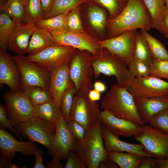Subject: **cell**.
Segmentation results:
<instances>
[{
    "instance_id": "cell-1",
    "label": "cell",
    "mask_w": 168,
    "mask_h": 168,
    "mask_svg": "<svg viewBox=\"0 0 168 168\" xmlns=\"http://www.w3.org/2000/svg\"><path fill=\"white\" fill-rule=\"evenodd\" d=\"M151 28V17L142 0H128L118 16L107 19V39L130 30L140 29L148 31Z\"/></svg>"
},
{
    "instance_id": "cell-2",
    "label": "cell",
    "mask_w": 168,
    "mask_h": 168,
    "mask_svg": "<svg viewBox=\"0 0 168 168\" xmlns=\"http://www.w3.org/2000/svg\"><path fill=\"white\" fill-rule=\"evenodd\" d=\"M101 107L116 117L144 125L137 111L134 97L127 88L113 84L103 97Z\"/></svg>"
},
{
    "instance_id": "cell-3",
    "label": "cell",
    "mask_w": 168,
    "mask_h": 168,
    "mask_svg": "<svg viewBox=\"0 0 168 168\" xmlns=\"http://www.w3.org/2000/svg\"><path fill=\"white\" fill-rule=\"evenodd\" d=\"M102 125L98 119L86 131L84 139L76 142V150L86 168H98L100 162L108 158L102 134Z\"/></svg>"
},
{
    "instance_id": "cell-4",
    "label": "cell",
    "mask_w": 168,
    "mask_h": 168,
    "mask_svg": "<svg viewBox=\"0 0 168 168\" xmlns=\"http://www.w3.org/2000/svg\"><path fill=\"white\" fill-rule=\"evenodd\" d=\"M91 64L95 78L98 77L100 74L114 76L117 84L122 87L127 88L135 77L125 63L104 48L97 54L92 55Z\"/></svg>"
},
{
    "instance_id": "cell-5",
    "label": "cell",
    "mask_w": 168,
    "mask_h": 168,
    "mask_svg": "<svg viewBox=\"0 0 168 168\" xmlns=\"http://www.w3.org/2000/svg\"><path fill=\"white\" fill-rule=\"evenodd\" d=\"M91 54L88 51L77 49L70 61L69 76L75 85L76 93L89 92L92 88Z\"/></svg>"
},
{
    "instance_id": "cell-6",
    "label": "cell",
    "mask_w": 168,
    "mask_h": 168,
    "mask_svg": "<svg viewBox=\"0 0 168 168\" xmlns=\"http://www.w3.org/2000/svg\"><path fill=\"white\" fill-rule=\"evenodd\" d=\"M77 49L70 46L52 45L26 58L40 67L50 71L70 62Z\"/></svg>"
},
{
    "instance_id": "cell-7",
    "label": "cell",
    "mask_w": 168,
    "mask_h": 168,
    "mask_svg": "<svg viewBox=\"0 0 168 168\" xmlns=\"http://www.w3.org/2000/svg\"><path fill=\"white\" fill-rule=\"evenodd\" d=\"M18 134L30 141L36 142L49 148L56 128L48 121L34 116L27 121L14 126Z\"/></svg>"
},
{
    "instance_id": "cell-8",
    "label": "cell",
    "mask_w": 168,
    "mask_h": 168,
    "mask_svg": "<svg viewBox=\"0 0 168 168\" xmlns=\"http://www.w3.org/2000/svg\"><path fill=\"white\" fill-rule=\"evenodd\" d=\"M89 92L81 91L75 93L70 113V119L77 122L86 131L98 119L101 111L96 101H92L89 98Z\"/></svg>"
},
{
    "instance_id": "cell-9",
    "label": "cell",
    "mask_w": 168,
    "mask_h": 168,
    "mask_svg": "<svg viewBox=\"0 0 168 168\" xmlns=\"http://www.w3.org/2000/svg\"><path fill=\"white\" fill-rule=\"evenodd\" d=\"M12 58L20 72V88L36 86L49 90L50 71L28 60L24 55H17Z\"/></svg>"
},
{
    "instance_id": "cell-10",
    "label": "cell",
    "mask_w": 168,
    "mask_h": 168,
    "mask_svg": "<svg viewBox=\"0 0 168 168\" xmlns=\"http://www.w3.org/2000/svg\"><path fill=\"white\" fill-rule=\"evenodd\" d=\"M49 30L53 35L55 44L87 50L92 55L97 54L103 49L98 43V40L84 30Z\"/></svg>"
},
{
    "instance_id": "cell-11",
    "label": "cell",
    "mask_w": 168,
    "mask_h": 168,
    "mask_svg": "<svg viewBox=\"0 0 168 168\" xmlns=\"http://www.w3.org/2000/svg\"><path fill=\"white\" fill-rule=\"evenodd\" d=\"M7 117L13 126L34 116V105L23 92L8 91L4 96Z\"/></svg>"
},
{
    "instance_id": "cell-12",
    "label": "cell",
    "mask_w": 168,
    "mask_h": 168,
    "mask_svg": "<svg viewBox=\"0 0 168 168\" xmlns=\"http://www.w3.org/2000/svg\"><path fill=\"white\" fill-rule=\"evenodd\" d=\"M134 139L143 145L144 151L152 157L168 158V134L150 125H144L140 134Z\"/></svg>"
},
{
    "instance_id": "cell-13",
    "label": "cell",
    "mask_w": 168,
    "mask_h": 168,
    "mask_svg": "<svg viewBox=\"0 0 168 168\" xmlns=\"http://www.w3.org/2000/svg\"><path fill=\"white\" fill-rule=\"evenodd\" d=\"M137 30L126 31L114 37L98 40L103 48L128 66L133 59L135 39Z\"/></svg>"
},
{
    "instance_id": "cell-14",
    "label": "cell",
    "mask_w": 168,
    "mask_h": 168,
    "mask_svg": "<svg viewBox=\"0 0 168 168\" xmlns=\"http://www.w3.org/2000/svg\"><path fill=\"white\" fill-rule=\"evenodd\" d=\"M127 89L134 97H168V82L149 76L135 77Z\"/></svg>"
},
{
    "instance_id": "cell-15",
    "label": "cell",
    "mask_w": 168,
    "mask_h": 168,
    "mask_svg": "<svg viewBox=\"0 0 168 168\" xmlns=\"http://www.w3.org/2000/svg\"><path fill=\"white\" fill-rule=\"evenodd\" d=\"M56 129L51 143L48 149V153L57 156L61 160L66 159L69 152L76 149L77 141L60 111Z\"/></svg>"
},
{
    "instance_id": "cell-16",
    "label": "cell",
    "mask_w": 168,
    "mask_h": 168,
    "mask_svg": "<svg viewBox=\"0 0 168 168\" xmlns=\"http://www.w3.org/2000/svg\"><path fill=\"white\" fill-rule=\"evenodd\" d=\"M98 119L103 126L118 137H134L139 135L142 131V126L116 117L106 110L100 111Z\"/></svg>"
},
{
    "instance_id": "cell-17",
    "label": "cell",
    "mask_w": 168,
    "mask_h": 168,
    "mask_svg": "<svg viewBox=\"0 0 168 168\" xmlns=\"http://www.w3.org/2000/svg\"><path fill=\"white\" fill-rule=\"evenodd\" d=\"M21 76L19 69L12 57L0 49V83L7 85L11 91H20Z\"/></svg>"
},
{
    "instance_id": "cell-18",
    "label": "cell",
    "mask_w": 168,
    "mask_h": 168,
    "mask_svg": "<svg viewBox=\"0 0 168 168\" xmlns=\"http://www.w3.org/2000/svg\"><path fill=\"white\" fill-rule=\"evenodd\" d=\"M70 62L50 71L49 91L59 112L61 98L71 80L69 71Z\"/></svg>"
},
{
    "instance_id": "cell-19",
    "label": "cell",
    "mask_w": 168,
    "mask_h": 168,
    "mask_svg": "<svg viewBox=\"0 0 168 168\" xmlns=\"http://www.w3.org/2000/svg\"><path fill=\"white\" fill-rule=\"evenodd\" d=\"M37 147L34 142L18 141L13 138L5 129H0V150L1 153L12 159L16 152H20L26 156L34 154Z\"/></svg>"
},
{
    "instance_id": "cell-20",
    "label": "cell",
    "mask_w": 168,
    "mask_h": 168,
    "mask_svg": "<svg viewBox=\"0 0 168 168\" xmlns=\"http://www.w3.org/2000/svg\"><path fill=\"white\" fill-rule=\"evenodd\" d=\"M35 24L23 22L18 24L11 34L7 43V49L17 55L27 53L30 39L36 29Z\"/></svg>"
},
{
    "instance_id": "cell-21",
    "label": "cell",
    "mask_w": 168,
    "mask_h": 168,
    "mask_svg": "<svg viewBox=\"0 0 168 168\" xmlns=\"http://www.w3.org/2000/svg\"><path fill=\"white\" fill-rule=\"evenodd\" d=\"M134 99L138 113L144 124L149 123L155 114L168 108V97Z\"/></svg>"
},
{
    "instance_id": "cell-22",
    "label": "cell",
    "mask_w": 168,
    "mask_h": 168,
    "mask_svg": "<svg viewBox=\"0 0 168 168\" xmlns=\"http://www.w3.org/2000/svg\"><path fill=\"white\" fill-rule=\"evenodd\" d=\"M102 134L104 145L106 151L132 152L144 156H151L143 150V145L141 144L130 143L120 140L107 128L102 126Z\"/></svg>"
},
{
    "instance_id": "cell-23",
    "label": "cell",
    "mask_w": 168,
    "mask_h": 168,
    "mask_svg": "<svg viewBox=\"0 0 168 168\" xmlns=\"http://www.w3.org/2000/svg\"><path fill=\"white\" fill-rule=\"evenodd\" d=\"M55 44L54 38L49 30L36 27L30 37L27 53L28 55L34 54Z\"/></svg>"
},
{
    "instance_id": "cell-24",
    "label": "cell",
    "mask_w": 168,
    "mask_h": 168,
    "mask_svg": "<svg viewBox=\"0 0 168 168\" xmlns=\"http://www.w3.org/2000/svg\"><path fill=\"white\" fill-rule=\"evenodd\" d=\"M87 18L92 30L98 35L104 36L106 30V15L104 10L96 6H90L87 10Z\"/></svg>"
},
{
    "instance_id": "cell-25",
    "label": "cell",
    "mask_w": 168,
    "mask_h": 168,
    "mask_svg": "<svg viewBox=\"0 0 168 168\" xmlns=\"http://www.w3.org/2000/svg\"><path fill=\"white\" fill-rule=\"evenodd\" d=\"M108 158L120 168H139L144 156L132 152H108Z\"/></svg>"
},
{
    "instance_id": "cell-26",
    "label": "cell",
    "mask_w": 168,
    "mask_h": 168,
    "mask_svg": "<svg viewBox=\"0 0 168 168\" xmlns=\"http://www.w3.org/2000/svg\"><path fill=\"white\" fill-rule=\"evenodd\" d=\"M0 10L8 14L17 24L24 22L25 5L21 0H0Z\"/></svg>"
},
{
    "instance_id": "cell-27",
    "label": "cell",
    "mask_w": 168,
    "mask_h": 168,
    "mask_svg": "<svg viewBox=\"0 0 168 168\" xmlns=\"http://www.w3.org/2000/svg\"><path fill=\"white\" fill-rule=\"evenodd\" d=\"M34 106L35 116L48 121L56 128L60 112L57 111L53 100Z\"/></svg>"
},
{
    "instance_id": "cell-28",
    "label": "cell",
    "mask_w": 168,
    "mask_h": 168,
    "mask_svg": "<svg viewBox=\"0 0 168 168\" xmlns=\"http://www.w3.org/2000/svg\"><path fill=\"white\" fill-rule=\"evenodd\" d=\"M151 17L152 28L157 29L162 21L167 6L165 0H142Z\"/></svg>"
},
{
    "instance_id": "cell-29",
    "label": "cell",
    "mask_w": 168,
    "mask_h": 168,
    "mask_svg": "<svg viewBox=\"0 0 168 168\" xmlns=\"http://www.w3.org/2000/svg\"><path fill=\"white\" fill-rule=\"evenodd\" d=\"M69 12L49 18H41L35 25L37 28L52 31L68 30L67 16Z\"/></svg>"
},
{
    "instance_id": "cell-30",
    "label": "cell",
    "mask_w": 168,
    "mask_h": 168,
    "mask_svg": "<svg viewBox=\"0 0 168 168\" xmlns=\"http://www.w3.org/2000/svg\"><path fill=\"white\" fill-rule=\"evenodd\" d=\"M133 55L135 58L150 66L152 58L147 40L141 32L136 34Z\"/></svg>"
},
{
    "instance_id": "cell-31",
    "label": "cell",
    "mask_w": 168,
    "mask_h": 168,
    "mask_svg": "<svg viewBox=\"0 0 168 168\" xmlns=\"http://www.w3.org/2000/svg\"><path fill=\"white\" fill-rule=\"evenodd\" d=\"M20 91L29 98L34 106L41 105L53 100L49 91L40 87H25L21 88Z\"/></svg>"
},
{
    "instance_id": "cell-32",
    "label": "cell",
    "mask_w": 168,
    "mask_h": 168,
    "mask_svg": "<svg viewBox=\"0 0 168 168\" xmlns=\"http://www.w3.org/2000/svg\"><path fill=\"white\" fill-rule=\"evenodd\" d=\"M140 32L147 40L152 59L168 61V50L164 44L147 31L141 30Z\"/></svg>"
},
{
    "instance_id": "cell-33",
    "label": "cell",
    "mask_w": 168,
    "mask_h": 168,
    "mask_svg": "<svg viewBox=\"0 0 168 168\" xmlns=\"http://www.w3.org/2000/svg\"><path fill=\"white\" fill-rule=\"evenodd\" d=\"M17 24L7 13L2 12L0 14V49L6 51L11 34Z\"/></svg>"
},
{
    "instance_id": "cell-34",
    "label": "cell",
    "mask_w": 168,
    "mask_h": 168,
    "mask_svg": "<svg viewBox=\"0 0 168 168\" xmlns=\"http://www.w3.org/2000/svg\"><path fill=\"white\" fill-rule=\"evenodd\" d=\"M90 0H54L50 10L45 14L42 18H49L66 12Z\"/></svg>"
},
{
    "instance_id": "cell-35",
    "label": "cell",
    "mask_w": 168,
    "mask_h": 168,
    "mask_svg": "<svg viewBox=\"0 0 168 168\" xmlns=\"http://www.w3.org/2000/svg\"><path fill=\"white\" fill-rule=\"evenodd\" d=\"M44 15L40 0H27L25 4L24 22L35 24Z\"/></svg>"
},
{
    "instance_id": "cell-36",
    "label": "cell",
    "mask_w": 168,
    "mask_h": 168,
    "mask_svg": "<svg viewBox=\"0 0 168 168\" xmlns=\"http://www.w3.org/2000/svg\"><path fill=\"white\" fill-rule=\"evenodd\" d=\"M75 93V85L71 80L62 96L60 105V111L67 123L70 120V111Z\"/></svg>"
},
{
    "instance_id": "cell-37",
    "label": "cell",
    "mask_w": 168,
    "mask_h": 168,
    "mask_svg": "<svg viewBox=\"0 0 168 168\" xmlns=\"http://www.w3.org/2000/svg\"><path fill=\"white\" fill-rule=\"evenodd\" d=\"M105 8L109 13L108 19H113L118 16L123 9L126 4L124 3L128 0H90Z\"/></svg>"
},
{
    "instance_id": "cell-38",
    "label": "cell",
    "mask_w": 168,
    "mask_h": 168,
    "mask_svg": "<svg viewBox=\"0 0 168 168\" xmlns=\"http://www.w3.org/2000/svg\"><path fill=\"white\" fill-rule=\"evenodd\" d=\"M149 124L152 127L168 134V108L154 115L150 119Z\"/></svg>"
},
{
    "instance_id": "cell-39",
    "label": "cell",
    "mask_w": 168,
    "mask_h": 168,
    "mask_svg": "<svg viewBox=\"0 0 168 168\" xmlns=\"http://www.w3.org/2000/svg\"><path fill=\"white\" fill-rule=\"evenodd\" d=\"M149 76L168 81V61L152 59L150 65Z\"/></svg>"
},
{
    "instance_id": "cell-40",
    "label": "cell",
    "mask_w": 168,
    "mask_h": 168,
    "mask_svg": "<svg viewBox=\"0 0 168 168\" xmlns=\"http://www.w3.org/2000/svg\"><path fill=\"white\" fill-rule=\"evenodd\" d=\"M80 7L77 6L72 9L67 16L68 30L73 31L84 30L80 13Z\"/></svg>"
},
{
    "instance_id": "cell-41",
    "label": "cell",
    "mask_w": 168,
    "mask_h": 168,
    "mask_svg": "<svg viewBox=\"0 0 168 168\" xmlns=\"http://www.w3.org/2000/svg\"><path fill=\"white\" fill-rule=\"evenodd\" d=\"M128 67L135 77L149 76L150 66L134 58Z\"/></svg>"
},
{
    "instance_id": "cell-42",
    "label": "cell",
    "mask_w": 168,
    "mask_h": 168,
    "mask_svg": "<svg viewBox=\"0 0 168 168\" xmlns=\"http://www.w3.org/2000/svg\"><path fill=\"white\" fill-rule=\"evenodd\" d=\"M64 168H86L85 163L76 149L72 150L66 158Z\"/></svg>"
},
{
    "instance_id": "cell-43",
    "label": "cell",
    "mask_w": 168,
    "mask_h": 168,
    "mask_svg": "<svg viewBox=\"0 0 168 168\" xmlns=\"http://www.w3.org/2000/svg\"><path fill=\"white\" fill-rule=\"evenodd\" d=\"M0 126L1 128L2 129H5V128L9 129L18 138L22 139L21 137L13 127L7 117L6 106L2 104L0 105Z\"/></svg>"
},
{
    "instance_id": "cell-44",
    "label": "cell",
    "mask_w": 168,
    "mask_h": 168,
    "mask_svg": "<svg viewBox=\"0 0 168 168\" xmlns=\"http://www.w3.org/2000/svg\"><path fill=\"white\" fill-rule=\"evenodd\" d=\"M67 124L76 141H82L84 138L86 132L84 128L77 122L72 119H70Z\"/></svg>"
},
{
    "instance_id": "cell-45",
    "label": "cell",
    "mask_w": 168,
    "mask_h": 168,
    "mask_svg": "<svg viewBox=\"0 0 168 168\" xmlns=\"http://www.w3.org/2000/svg\"><path fill=\"white\" fill-rule=\"evenodd\" d=\"M157 30L168 38V7H167L165 11L161 23Z\"/></svg>"
},
{
    "instance_id": "cell-46",
    "label": "cell",
    "mask_w": 168,
    "mask_h": 168,
    "mask_svg": "<svg viewBox=\"0 0 168 168\" xmlns=\"http://www.w3.org/2000/svg\"><path fill=\"white\" fill-rule=\"evenodd\" d=\"M139 168H158L156 158L144 156Z\"/></svg>"
},
{
    "instance_id": "cell-47",
    "label": "cell",
    "mask_w": 168,
    "mask_h": 168,
    "mask_svg": "<svg viewBox=\"0 0 168 168\" xmlns=\"http://www.w3.org/2000/svg\"><path fill=\"white\" fill-rule=\"evenodd\" d=\"M43 151L41 149L37 147L34 151L35 156V161L33 168H46L43 163L42 158L44 154Z\"/></svg>"
},
{
    "instance_id": "cell-48",
    "label": "cell",
    "mask_w": 168,
    "mask_h": 168,
    "mask_svg": "<svg viewBox=\"0 0 168 168\" xmlns=\"http://www.w3.org/2000/svg\"><path fill=\"white\" fill-rule=\"evenodd\" d=\"M12 159L0 153V168H18L17 166L12 163Z\"/></svg>"
},
{
    "instance_id": "cell-49",
    "label": "cell",
    "mask_w": 168,
    "mask_h": 168,
    "mask_svg": "<svg viewBox=\"0 0 168 168\" xmlns=\"http://www.w3.org/2000/svg\"><path fill=\"white\" fill-rule=\"evenodd\" d=\"M53 156L52 159L45 165L46 168H63V166L60 162L61 159L56 155Z\"/></svg>"
},
{
    "instance_id": "cell-50",
    "label": "cell",
    "mask_w": 168,
    "mask_h": 168,
    "mask_svg": "<svg viewBox=\"0 0 168 168\" xmlns=\"http://www.w3.org/2000/svg\"><path fill=\"white\" fill-rule=\"evenodd\" d=\"M118 166L110 160L108 158L101 161L100 164L99 168H118Z\"/></svg>"
},
{
    "instance_id": "cell-51",
    "label": "cell",
    "mask_w": 168,
    "mask_h": 168,
    "mask_svg": "<svg viewBox=\"0 0 168 168\" xmlns=\"http://www.w3.org/2000/svg\"><path fill=\"white\" fill-rule=\"evenodd\" d=\"M44 15L51 9L54 0H40Z\"/></svg>"
},
{
    "instance_id": "cell-52",
    "label": "cell",
    "mask_w": 168,
    "mask_h": 168,
    "mask_svg": "<svg viewBox=\"0 0 168 168\" xmlns=\"http://www.w3.org/2000/svg\"><path fill=\"white\" fill-rule=\"evenodd\" d=\"M88 96L91 100L96 101L100 99L101 93L94 89H92L89 91Z\"/></svg>"
},
{
    "instance_id": "cell-53",
    "label": "cell",
    "mask_w": 168,
    "mask_h": 168,
    "mask_svg": "<svg viewBox=\"0 0 168 168\" xmlns=\"http://www.w3.org/2000/svg\"><path fill=\"white\" fill-rule=\"evenodd\" d=\"M94 89L100 93L104 92L106 89V86L103 82L97 81L95 82L93 85Z\"/></svg>"
},
{
    "instance_id": "cell-54",
    "label": "cell",
    "mask_w": 168,
    "mask_h": 168,
    "mask_svg": "<svg viewBox=\"0 0 168 168\" xmlns=\"http://www.w3.org/2000/svg\"><path fill=\"white\" fill-rule=\"evenodd\" d=\"M156 158L158 168H168V158L165 159Z\"/></svg>"
},
{
    "instance_id": "cell-55",
    "label": "cell",
    "mask_w": 168,
    "mask_h": 168,
    "mask_svg": "<svg viewBox=\"0 0 168 168\" xmlns=\"http://www.w3.org/2000/svg\"><path fill=\"white\" fill-rule=\"evenodd\" d=\"M166 5L168 7V0H165Z\"/></svg>"
},
{
    "instance_id": "cell-56",
    "label": "cell",
    "mask_w": 168,
    "mask_h": 168,
    "mask_svg": "<svg viewBox=\"0 0 168 168\" xmlns=\"http://www.w3.org/2000/svg\"><path fill=\"white\" fill-rule=\"evenodd\" d=\"M25 4H25L27 2V0H21Z\"/></svg>"
}]
</instances>
